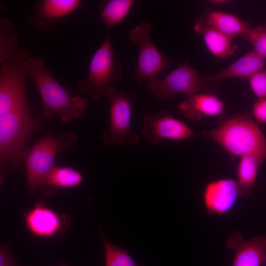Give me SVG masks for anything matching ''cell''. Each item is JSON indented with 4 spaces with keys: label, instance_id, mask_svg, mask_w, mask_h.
<instances>
[{
    "label": "cell",
    "instance_id": "6da1fadb",
    "mask_svg": "<svg viewBox=\"0 0 266 266\" xmlns=\"http://www.w3.org/2000/svg\"><path fill=\"white\" fill-rule=\"evenodd\" d=\"M28 72L43 102V110L39 115L41 118H48L57 115L63 123L72 119L84 118L87 106L86 99L73 95L71 90L64 88L51 75L42 58L32 57Z\"/></svg>",
    "mask_w": 266,
    "mask_h": 266
},
{
    "label": "cell",
    "instance_id": "7a4b0ae2",
    "mask_svg": "<svg viewBox=\"0 0 266 266\" xmlns=\"http://www.w3.org/2000/svg\"><path fill=\"white\" fill-rule=\"evenodd\" d=\"M41 117L32 116L28 105L0 115V180L8 165L16 167L24 158V146L36 130L42 126Z\"/></svg>",
    "mask_w": 266,
    "mask_h": 266
},
{
    "label": "cell",
    "instance_id": "3957f363",
    "mask_svg": "<svg viewBox=\"0 0 266 266\" xmlns=\"http://www.w3.org/2000/svg\"><path fill=\"white\" fill-rule=\"evenodd\" d=\"M208 135L231 155H253L266 159V137L248 112L229 118Z\"/></svg>",
    "mask_w": 266,
    "mask_h": 266
},
{
    "label": "cell",
    "instance_id": "277c9868",
    "mask_svg": "<svg viewBox=\"0 0 266 266\" xmlns=\"http://www.w3.org/2000/svg\"><path fill=\"white\" fill-rule=\"evenodd\" d=\"M77 138L73 132L56 136L49 133L33 144L25 157L27 186L30 194L39 190L43 179L56 165L57 154L71 149Z\"/></svg>",
    "mask_w": 266,
    "mask_h": 266
},
{
    "label": "cell",
    "instance_id": "5b68a950",
    "mask_svg": "<svg viewBox=\"0 0 266 266\" xmlns=\"http://www.w3.org/2000/svg\"><path fill=\"white\" fill-rule=\"evenodd\" d=\"M31 58L28 49L21 48L0 63V115L28 105L26 78Z\"/></svg>",
    "mask_w": 266,
    "mask_h": 266
},
{
    "label": "cell",
    "instance_id": "8992f818",
    "mask_svg": "<svg viewBox=\"0 0 266 266\" xmlns=\"http://www.w3.org/2000/svg\"><path fill=\"white\" fill-rule=\"evenodd\" d=\"M120 63L114 58L113 43L108 35L93 56L87 79L77 83L78 88L94 100L105 95L112 83L121 80Z\"/></svg>",
    "mask_w": 266,
    "mask_h": 266
},
{
    "label": "cell",
    "instance_id": "52a82bcc",
    "mask_svg": "<svg viewBox=\"0 0 266 266\" xmlns=\"http://www.w3.org/2000/svg\"><path fill=\"white\" fill-rule=\"evenodd\" d=\"M105 96L110 103V127L108 133L101 135V140L109 146L138 142V135L130 130L131 106L134 93L119 91L111 86Z\"/></svg>",
    "mask_w": 266,
    "mask_h": 266
},
{
    "label": "cell",
    "instance_id": "ba28073f",
    "mask_svg": "<svg viewBox=\"0 0 266 266\" xmlns=\"http://www.w3.org/2000/svg\"><path fill=\"white\" fill-rule=\"evenodd\" d=\"M151 24L143 22L128 33L131 42L138 46L137 64L134 69L138 84L141 85L145 80L156 76L171 66V61L162 54L152 41L150 33Z\"/></svg>",
    "mask_w": 266,
    "mask_h": 266
},
{
    "label": "cell",
    "instance_id": "9c48e42d",
    "mask_svg": "<svg viewBox=\"0 0 266 266\" xmlns=\"http://www.w3.org/2000/svg\"><path fill=\"white\" fill-rule=\"evenodd\" d=\"M146 87L153 96L166 100L176 93L191 97L199 94L206 86L203 76L186 62L162 80L156 76L148 79Z\"/></svg>",
    "mask_w": 266,
    "mask_h": 266
},
{
    "label": "cell",
    "instance_id": "30bf717a",
    "mask_svg": "<svg viewBox=\"0 0 266 266\" xmlns=\"http://www.w3.org/2000/svg\"><path fill=\"white\" fill-rule=\"evenodd\" d=\"M23 217L29 232L41 238L61 236L70 224L69 216L56 211L42 201H37Z\"/></svg>",
    "mask_w": 266,
    "mask_h": 266
},
{
    "label": "cell",
    "instance_id": "8fae6325",
    "mask_svg": "<svg viewBox=\"0 0 266 266\" xmlns=\"http://www.w3.org/2000/svg\"><path fill=\"white\" fill-rule=\"evenodd\" d=\"M141 134L150 142L158 145L163 139L182 140L194 135L192 129L166 110L146 113L143 117Z\"/></svg>",
    "mask_w": 266,
    "mask_h": 266
},
{
    "label": "cell",
    "instance_id": "7c38bea8",
    "mask_svg": "<svg viewBox=\"0 0 266 266\" xmlns=\"http://www.w3.org/2000/svg\"><path fill=\"white\" fill-rule=\"evenodd\" d=\"M239 195L237 181L224 178L211 181L203 192L205 208L211 214H224L233 207Z\"/></svg>",
    "mask_w": 266,
    "mask_h": 266
},
{
    "label": "cell",
    "instance_id": "4fadbf2b",
    "mask_svg": "<svg viewBox=\"0 0 266 266\" xmlns=\"http://www.w3.org/2000/svg\"><path fill=\"white\" fill-rule=\"evenodd\" d=\"M226 246L235 250L232 266H266V236L245 240L239 232H235L228 238Z\"/></svg>",
    "mask_w": 266,
    "mask_h": 266
},
{
    "label": "cell",
    "instance_id": "5bb4252c",
    "mask_svg": "<svg viewBox=\"0 0 266 266\" xmlns=\"http://www.w3.org/2000/svg\"><path fill=\"white\" fill-rule=\"evenodd\" d=\"M81 3L79 0H40L29 17V23L37 31L48 29L59 19L79 7Z\"/></svg>",
    "mask_w": 266,
    "mask_h": 266
},
{
    "label": "cell",
    "instance_id": "9a60e30c",
    "mask_svg": "<svg viewBox=\"0 0 266 266\" xmlns=\"http://www.w3.org/2000/svg\"><path fill=\"white\" fill-rule=\"evenodd\" d=\"M266 59L255 51L247 53L227 67L209 75L203 76L206 86H216L224 79L239 77L248 79L262 70L266 66Z\"/></svg>",
    "mask_w": 266,
    "mask_h": 266
},
{
    "label": "cell",
    "instance_id": "2e32d148",
    "mask_svg": "<svg viewBox=\"0 0 266 266\" xmlns=\"http://www.w3.org/2000/svg\"><path fill=\"white\" fill-rule=\"evenodd\" d=\"M224 108L223 102L216 96L208 93H199L189 97L178 105L180 113L192 121L199 120L202 115H220Z\"/></svg>",
    "mask_w": 266,
    "mask_h": 266
},
{
    "label": "cell",
    "instance_id": "e0dca14e",
    "mask_svg": "<svg viewBox=\"0 0 266 266\" xmlns=\"http://www.w3.org/2000/svg\"><path fill=\"white\" fill-rule=\"evenodd\" d=\"M201 35L207 50L214 56L224 59L232 56L237 49L232 39L199 19L193 27Z\"/></svg>",
    "mask_w": 266,
    "mask_h": 266
},
{
    "label": "cell",
    "instance_id": "ac0fdd59",
    "mask_svg": "<svg viewBox=\"0 0 266 266\" xmlns=\"http://www.w3.org/2000/svg\"><path fill=\"white\" fill-rule=\"evenodd\" d=\"M84 179L82 174L70 166L56 165L43 179L38 191L45 195L56 192L59 188H72L80 185Z\"/></svg>",
    "mask_w": 266,
    "mask_h": 266
},
{
    "label": "cell",
    "instance_id": "d6986e66",
    "mask_svg": "<svg viewBox=\"0 0 266 266\" xmlns=\"http://www.w3.org/2000/svg\"><path fill=\"white\" fill-rule=\"evenodd\" d=\"M200 19L232 39L241 36L251 27L248 22L222 11L207 10L201 14Z\"/></svg>",
    "mask_w": 266,
    "mask_h": 266
},
{
    "label": "cell",
    "instance_id": "ffe728a7",
    "mask_svg": "<svg viewBox=\"0 0 266 266\" xmlns=\"http://www.w3.org/2000/svg\"><path fill=\"white\" fill-rule=\"evenodd\" d=\"M264 160L255 155H248L240 157L237 167V183L240 196H252L258 169Z\"/></svg>",
    "mask_w": 266,
    "mask_h": 266
},
{
    "label": "cell",
    "instance_id": "44dd1931",
    "mask_svg": "<svg viewBox=\"0 0 266 266\" xmlns=\"http://www.w3.org/2000/svg\"><path fill=\"white\" fill-rule=\"evenodd\" d=\"M134 2L133 0H108L100 2V18L109 33L126 18Z\"/></svg>",
    "mask_w": 266,
    "mask_h": 266
},
{
    "label": "cell",
    "instance_id": "7402d4cb",
    "mask_svg": "<svg viewBox=\"0 0 266 266\" xmlns=\"http://www.w3.org/2000/svg\"><path fill=\"white\" fill-rule=\"evenodd\" d=\"M98 225L103 243L105 266H144L136 263L125 250L109 242L99 222Z\"/></svg>",
    "mask_w": 266,
    "mask_h": 266
},
{
    "label": "cell",
    "instance_id": "603a6c76",
    "mask_svg": "<svg viewBox=\"0 0 266 266\" xmlns=\"http://www.w3.org/2000/svg\"><path fill=\"white\" fill-rule=\"evenodd\" d=\"M18 36L14 24L5 18L0 19V62L11 56L18 48Z\"/></svg>",
    "mask_w": 266,
    "mask_h": 266
},
{
    "label": "cell",
    "instance_id": "cb8c5ba5",
    "mask_svg": "<svg viewBox=\"0 0 266 266\" xmlns=\"http://www.w3.org/2000/svg\"><path fill=\"white\" fill-rule=\"evenodd\" d=\"M241 36L252 44L254 51L266 58V24L250 27Z\"/></svg>",
    "mask_w": 266,
    "mask_h": 266
},
{
    "label": "cell",
    "instance_id": "d4e9b609",
    "mask_svg": "<svg viewBox=\"0 0 266 266\" xmlns=\"http://www.w3.org/2000/svg\"><path fill=\"white\" fill-rule=\"evenodd\" d=\"M250 88L258 100L266 98V70L257 72L248 78Z\"/></svg>",
    "mask_w": 266,
    "mask_h": 266
},
{
    "label": "cell",
    "instance_id": "484cf974",
    "mask_svg": "<svg viewBox=\"0 0 266 266\" xmlns=\"http://www.w3.org/2000/svg\"><path fill=\"white\" fill-rule=\"evenodd\" d=\"M254 118L259 123H266V98L258 100L252 107Z\"/></svg>",
    "mask_w": 266,
    "mask_h": 266
},
{
    "label": "cell",
    "instance_id": "4316f807",
    "mask_svg": "<svg viewBox=\"0 0 266 266\" xmlns=\"http://www.w3.org/2000/svg\"><path fill=\"white\" fill-rule=\"evenodd\" d=\"M0 266H22L14 259L6 244L0 246Z\"/></svg>",
    "mask_w": 266,
    "mask_h": 266
},
{
    "label": "cell",
    "instance_id": "83f0119b",
    "mask_svg": "<svg viewBox=\"0 0 266 266\" xmlns=\"http://www.w3.org/2000/svg\"><path fill=\"white\" fill-rule=\"evenodd\" d=\"M229 1L226 0H211L208 2L214 4H222L228 2Z\"/></svg>",
    "mask_w": 266,
    "mask_h": 266
},
{
    "label": "cell",
    "instance_id": "f1b7e54d",
    "mask_svg": "<svg viewBox=\"0 0 266 266\" xmlns=\"http://www.w3.org/2000/svg\"><path fill=\"white\" fill-rule=\"evenodd\" d=\"M59 266H67L66 265L63 264V265H60Z\"/></svg>",
    "mask_w": 266,
    "mask_h": 266
}]
</instances>
